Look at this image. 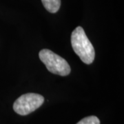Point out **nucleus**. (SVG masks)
Listing matches in <instances>:
<instances>
[{
    "label": "nucleus",
    "mask_w": 124,
    "mask_h": 124,
    "mask_svg": "<svg viewBox=\"0 0 124 124\" xmlns=\"http://www.w3.org/2000/svg\"><path fill=\"white\" fill-rule=\"evenodd\" d=\"M44 8L51 13H57L61 6V0H41Z\"/></svg>",
    "instance_id": "obj_4"
},
{
    "label": "nucleus",
    "mask_w": 124,
    "mask_h": 124,
    "mask_svg": "<svg viewBox=\"0 0 124 124\" xmlns=\"http://www.w3.org/2000/svg\"><path fill=\"white\" fill-rule=\"evenodd\" d=\"M71 44L82 62L86 64L93 63L95 57L94 49L82 27H77L72 32Z\"/></svg>",
    "instance_id": "obj_1"
},
{
    "label": "nucleus",
    "mask_w": 124,
    "mask_h": 124,
    "mask_svg": "<svg viewBox=\"0 0 124 124\" xmlns=\"http://www.w3.org/2000/svg\"><path fill=\"white\" fill-rule=\"evenodd\" d=\"M41 61L50 72L61 76L68 75L70 67L63 58L48 49H43L39 54Z\"/></svg>",
    "instance_id": "obj_2"
},
{
    "label": "nucleus",
    "mask_w": 124,
    "mask_h": 124,
    "mask_svg": "<svg viewBox=\"0 0 124 124\" xmlns=\"http://www.w3.org/2000/svg\"><path fill=\"white\" fill-rule=\"evenodd\" d=\"M77 124H100V121L95 116H90L81 119Z\"/></svg>",
    "instance_id": "obj_5"
},
{
    "label": "nucleus",
    "mask_w": 124,
    "mask_h": 124,
    "mask_svg": "<svg viewBox=\"0 0 124 124\" xmlns=\"http://www.w3.org/2000/svg\"><path fill=\"white\" fill-rule=\"evenodd\" d=\"M44 101L43 96L35 93H27L18 98L13 104V109L19 115H27L39 108Z\"/></svg>",
    "instance_id": "obj_3"
}]
</instances>
